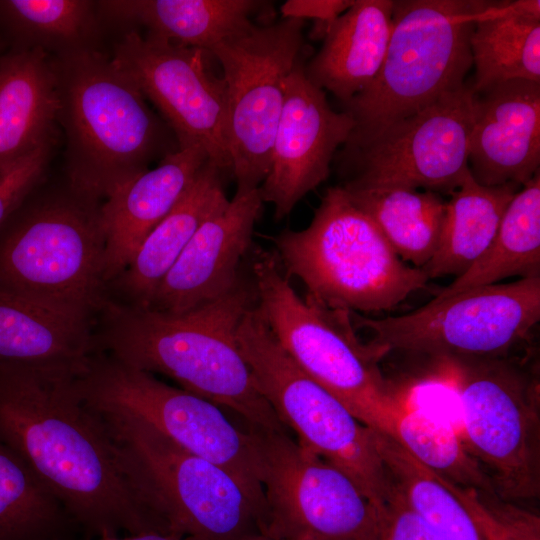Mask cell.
Returning a JSON list of instances; mask_svg holds the SVG:
<instances>
[{
  "label": "cell",
  "mask_w": 540,
  "mask_h": 540,
  "mask_svg": "<svg viewBox=\"0 0 540 540\" xmlns=\"http://www.w3.org/2000/svg\"><path fill=\"white\" fill-rule=\"evenodd\" d=\"M255 253L256 309L283 349L361 423L394 438L405 406L382 376L380 358L356 334L350 311L302 298L275 255L261 249Z\"/></svg>",
  "instance_id": "obj_6"
},
{
  "label": "cell",
  "mask_w": 540,
  "mask_h": 540,
  "mask_svg": "<svg viewBox=\"0 0 540 540\" xmlns=\"http://www.w3.org/2000/svg\"><path fill=\"white\" fill-rule=\"evenodd\" d=\"M99 540H199L191 536H180L175 534L165 533H144L139 535H127L125 537H106Z\"/></svg>",
  "instance_id": "obj_38"
},
{
  "label": "cell",
  "mask_w": 540,
  "mask_h": 540,
  "mask_svg": "<svg viewBox=\"0 0 540 540\" xmlns=\"http://www.w3.org/2000/svg\"><path fill=\"white\" fill-rule=\"evenodd\" d=\"M210 53L127 31L114 45V64L138 87L173 131L179 149L201 146L231 175L226 136V92Z\"/></svg>",
  "instance_id": "obj_16"
},
{
  "label": "cell",
  "mask_w": 540,
  "mask_h": 540,
  "mask_svg": "<svg viewBox=\"0 0 540 540\" xmlns=\"http://www.w3.org/2000/svg\"><path fill=\"white\" fill-rule=\"evenodd\" d=\"M375 509L373 540H445L404 502L393 485L388 498Z\"/></svg>",
  "instance_id": "obj_36"
},
{
  "label": "cell",
  "mask_w": 540,
  "mask_h": 540,
  "mask_svg": "<svg viewBox=\"0 0 540 540\" xmlns=\"http://www.w3.org/2000/svg\"><path fill=\"white\" fill-rule=\"evenodd\" d=\"M8 49L7 42L0 33V55H2Z\"/></svg>",
  "instance_id": "obj_39"
},
{
  "label": "cell",
  "mask_w": 540,
  "mask_h": 540,
  "mask_svg": "<svg viewBox=\"0 0 540 540\" xmlns=\"http://www.w3.org/2000/svg\"><path fill=\"white\" fill-rule=\"evenodd\" d=\"M51 55L40 48L0 55V174L58 137Z\"/></svg>",
  "instance_id": "obj_21"
},
{
  "label": "cell",
  "mask_w": 540,
  "mask_h": 540,
  "mask_svg": "<svg viewBox=\"0 0 540 540\" xmlns=\"http://www.w3.org/2000/svg\"><path fill=\"white\" fill-rule=\"evenodd\" d=\"M254 540H288V539H276V538H272V537L261 534L258 537H256Z\"/></svg>",
  "instance_id": "obj_40"
},
{
  "label": "cell",
  "mask_w": 540,
  "mask_h": 540,
  "mask_svg": "<svg viewBox=\"0 0 540 540\" xmlns=\"http://www.w3.org/2000/svg\"><path fill=\"white\" fill-rule=\"evenodd\" d=\"M263 203L259 187L236 191L197 229L148 308L183 313L229 292L241 276Z\"/></svg>",
  "instance_id": "obj_18"
},
{
  "label": "cell",
  "mask_w": 540,
  "mask_h": 540,
  "mask_svg": "<svg viewBox=\"0 0 540 540\" xmlns=\"http://www.w3.org/2000/svg\"><path fill=\"white\" fill-rule=\"evenodd\" d=\"M252 276L219 298L183 313L109 300L94 350L240 415L248 426L287 428L258 392L237 342L244 315L256 305Z\"/></svg>",
  "instance_id": "obj_2"
},
{
  "label": "cell",
  "mask_w": 540,
  "mask_h": 540,
  "mask_svg": "<svg viewBox=\"0 0 540 540\" xmlns=\"http://www.w3.org/2000/svg\"><path fill=\"white\" fill-rule=\"evenodd\" d=\"M342 187L402 261L416 268L430 261L445 216L446 202L438 193L400 187Z\"/></svg>",
  "instance_id": "obj_28"
},
{
  "label": "cell",
  "mask_w": 540,
  "mask_h": 540,
  "mask_svg": "<svg viewBox=\"0 0 540 540\" xmlns=\"http://www.w3.org/2000/svg\"><path fill=\"white\" fill-rule=\"evenodd\" d=\"M38 189L0 229V290L92 319L109 301L103 202Z\"/></svg>",
  "instance_id": "obj_4"
},
{
  "label": "cell",
  "mask_w": 540,
  "mask_h": 540,
  "mask_svg": "<svg viewBox=\"0 0 540 540\" xmlns=\"http://www.w3.org/2000/svg\"><path fill=\"white\" fill-rule=\"evenodd\" d=\"M381 358L389 351L437 357H506L540 321V277L434 297L400 316L373 319L350 311Z\"/></svg>",
  "instance_id": "obj_12"
},
{
  "label": "cell",
  "mask_w": 540,
  "mask_h": 540,
  "mask_svg": "<svg viewBox=\"0 0 540 540\" xmlns=\"http://www.w3.org/2000/svg\"><path fill=\"white\" fill-rule=\"evenodd\" d=\"M74 527L59 501L0 441V540H68Z\"/></svg>",
  "instance_id": "obj_31"
},
{
  "label": "cell",
  "mask_w": 540,
  "mask_h": 540,
  "mask_svg": "<svg viewBox=\"0 0 540 540\" xmlns=\"http://www.w3.org/2000/svg\"><path fill=\"white\" fill-rule=\"evenodd\" d=\"M476 95L513 80L540 83V2H492L470 37Z\"/></svg>",
  "instance_id": "obj_26"
},
{
  "label": "cell",
  "mask_w": 540,
  "mask_h": 540,
  "mask_svg": "<svg viewBox=\"0 0 540 540\" xmlns=\"http://www.w3.org/2000/svg\"><path fill=\"white\" fill-rule=\"evenodd\" d=\"M226 173L208 160L180 201L146 236L129 265L113 281L126 297V304L148 308L197 229L226 207Z\"/></svg>",
  "instance_id": "obj_24"
},
{
  "label": "cell",
  "mask_w": 540,
  "mask_h": 540,
  "mask_svg": "<svg viewBox=\"0 0 540 540\" xmlns=\"http://www.w3.org/2000/svg\"><path fill=\"white\" fill-rule=\"evenodd\" d=\"M272 240L288 274L304 283L307 297L327 308L391 310L429 280L422 268L400 259L340 185L326 190L305 229H286Z\"/></svg>",
  "instance_id": "obj_5"
},
{
  "label": "cell",
  "mask_w": 540,
  "mask_h": 540,
  "mask_svg": "<svg viewBox=\"0 0 540 540\" xmlns=\"http://www.w3.org/2000/svg\"><path fill=\"white\" fill-rule=\"evenodd\" d=\"M237 342L258 392L297 443L348 475L375 507L384 502L392 483L372 430L295 363L256 306L244 315Z\"/></svg>",
  "instance_id": "obj_9"
},
{
  "label": "cell",
  "mask_w": 540,
  "mask_h": 540,
  "mask_svg": "<svg viewBox=\"0 0 540 540\" xmlns=\"http://www.w3.org/2000/svg\"><path fill=\"white\" fill-rule=\"evenodd\" d=\"M393 0H355L332 24L319 52L305 65L307 78L341 104L364 91L386 56Z\"/></svg>",
  "instance_id": "obj_23"
},
{
  "label": "cell",
  "mask_w": 540,
  "mask_h": 540,
  "mask_svg": "<svg viewBox=\"0 0 540 540\" xmlns=\"http://www.w3.org/2000/svg\"><path fill=\"white\" fill-rule=\"evenodd\" d=\"M491 4L394 1L392 32L378 75L342 104L355 122L350 136L375 133L463 87L472 68L473 28Z\"/></svg>",
  "instance_id": "obj_8"
},
{
  "label": "cell",
  "mask_w": 540,
  "mask_h": 540,
  "mask_svg": "<svg viewBox=\"0 0 540 540\" xmlns=\"http://www.w3.org/2000/svg\"><path fill=\"white\" fill-rule=\"evenodd\" d=\"M54 147L43 146L0 174V229L42 185Z\"/></svg>",
  "instance_id": "obj_35"
},
{
  "label": "cell",
  "mask_w": 540,
  "mask_h": 540,
  "mask_svg": "<svg viewBox=\"0 0 540 540\" xmlns=\"http://www.w3.org/2000/svg\"><path fill=\"white\" fill-rule=\"evenodd\" d=\"M304 20L256 22L209 53L223 70L226 136L236 191L260 187L270 163L287 80L302 58Z\"/></svg>",
  "instance_id": "obj_14"
},
{
  "label": "cell",
  "mask_w": 540,
  "mask_h": 540,
  "mask_svg": "<svg viewBox=\"0 0 540 540\" xmlns=\"http://www.w3.org/2000/svg\"><path fill=\"white\" fill-rule=\"evenodd\" d=\"M434 474L464 506L484 540H540V517L536 513Z\"/></svg>",
  "instance_id": "obj_34"
},
{
  "label": "cell",
  "mask_w": 540,
  "mask_h": 540,
  "mask_svg": "<svg viewBox=\"0 0 540 540\" xmlns=\"http://www.w3.org/2000/svg\"><path fill=\"white\" fill-rule=\"evenodd\" d=\"M468 451L498 497L540 494V398L534 375L507 357H451Z\"/></svg>",
  "instance_id": "obj_10"
},
{
  "label": "cell",
  "mask_w": 540,
  "mask_h": 540,
  "mask_svg": "<svg viewBox=\"0 0 540 540\" xmlns=\"http://www.w3.org/2000/svg\"><path fill=\"white\" fill-rule=\"evenodd\" d=\"M394 439L426 468L451 483L497 495L480 464L445 418L405 407L397 420Z\"/></svg>",
  "instance_id": "obj_33"
},
{
  "label": "cell",
  "mask_w": 540,
  "mask_h": 540,
  "mask_svg": "<svg viewBox=\"0 0 540 540\" xmlns=\"http://www.w3.org/2000/svg\"><path fill=\"white\" fill-rule=\"evenodd\" d=\"M477 95L470 84L364 136H349L334 160L341 186L424 188L451 194L468 173Z\"/></svg>",
  "instance_id": "obj_15"
},
{
  "label": "cell",
  "mask_w": 540,
  "mask_h": 540,
  "mask_svg": "<svg viewBox=\"0 0 540 540\" xmlns=\"http://www.w3.org/2000/svg\"><path fill=\"white\" fill-rule=\"evenodd\" d=\"M372 431L393 487L413 511L445 540H484L467 510L433 471L391 436Z\"/></svg>",
  "instance_id": "obj_32"
},
{
  "label": "cell",
  "mask_w": 540,
  "mask_h": 540,
  "mask_svg": "<svg viewBox=\"0 0 540 540\" xmlns=\"http://www.w3.org/2000/svg\"><path fill=\"white\" fill-rule=\"evenodd\" d=\"M51 62L71 190L102 202L179 150L173 131L111 57L88 49Z\"/></svg>",
  "instance_id": "obj_3"
},
{
  "label": "cell",
  "mask_w": 540,
  "mask_h": 540,
  "mask_svg": "<svg viewBox=\"0 0 540 540\" xmlns=\"http://www.w3.org/2000/svg\"><path fill=\"white\" fill-rule=\"evenodd\" d=\"M265 498L263 535L288 540L374 537L376 509L343 471L302 448L285 430L247 425Z\"/></svg>",
  "instance_id": "obj_13"
},
{
  "label": "cell",
  "mask_w": 540,
  "mask_h": 540,
  "mask_svg": "<svg viewBox=\"0 0 540 540\" xmlns=\"http://www.w3.org/2000/svg\"><path fill=\"white\" fill-rule=\"evenodd\" d=\"M208 160L201 146L179 149L102 203L108 283L126 269L146 236L180 201Z\"/></svg>",
  "instance_id": "obj_20"
},
{
  "label": "cell",
  "mask_w": 540,
  "mask_h": 540,
  "mask_svg": "<svg viewBox=\"0 0 540 540\" xmlns=\"http://www.w3.org/2000/svg\"><path fill=\"white\" fill-rule=\"evenodd\" d=\"M513 276L540 277V171L514 195L484 254L435 297L497 284Z\"/></svg>",
  "instance_id": "obj_29"
},
{
  "label": "cell",
  "mask_w": 540,
  "mask_h": 540,
  "mask_svg": "<svg viewBox=\"0 0 540 540\" xmlns=\"http://www.w3.org/2000/svg\"><path fill=\"white\" fill-rule=\"evenodd\" d=\"M468 168L484 186L522 187L540 171V83L513 80L477 95Z\"/></svg>",
  "instance_id": "obj_19"
},
{
  "label": "cell",
  "mask_w": 540,
  "mask_h": 540,
  "mask_svg": "<svg viewBox=\"0 0 540 540\" xmlns=\"http://www.w3.org/2000/svg\"><path fill=\"white\" fill-rule=\"evenodd\" d=\"M520 188L512 183L484 186L468 171L446 202L438 247L422 268L428 278L458 277L471 267L493 241L508 204Z\"/></svg>",
  "instance_id": "obj_27"
},
{
  "label": "cell",
  "mask_w": 540,
  "mask_h": 540,
  "mask_svg": "<svg viewBox=\"0 0 540 540\" xmlns=\"http://www.w3.org/2000/svg\"><path fill=\"white\" fill-rule=\"evenodd\" d=\"M82 370L0 364V441L88 535L169 534L127 476L97 415L81 400Z\"/></svg>",
  "instance_id": "obj_1"
},
{
  "label": "cell",
  "mask_w": 540,
  "mask_h": 540,
  "mask_svg": "<svg viewBox=\"0 0 540 540\" xmlns=\"http://www.w3.org/2000/svg\"><path fill=\"white\" fill-rule=\"evenodd\" d=\"M92 411L136 491L171 534L199 540H254L263 534L261 510L229 472L142 419Z\"/></svg>",
  "instance_id": "obj_7"
},
{
  "label": "cell",
  "mask_w": 540,
  "mask_h": 540,
  "mask_svg": "<svg viewBox=\"0 0 540 540\" xmlns=\"http://www.w3.org/2000/svg\"><path fill=\"white\" fill-rule=\"evenodd\" d=\"M75 386L88 408L142 419L180 447L229 472L261 510L264 525V491L247 433L218 405L98 350L76 376Z\"/></svg>",
  "instance_id": "obj_11"
},
{
  "label": "cell",
  "mask_w": 540,
  "mask_h": 540,
  "mask_svg": "<svg viewBox=\"0 0 540 540\" xmlns=\"http://www.w3.org/2000/svg\"><path fill=\"white\" fill-rule=\"evenodd\" d=\"M97 1L0 0V33L8 49L40 48L51 56L98 49Z\"/></svg>",
  "instance_id": "obj_30"
},
{
  "label": "cell",
  "mask_w": 540,
  "mask_h": 540,
  "mask_svg": "<svg viewBox=\"0 0 540 540\" xmlns=\"http://www.w3.org/2000/svg\"><path fill=\"white\" fill-rule=\"evenodd\" d=\"M374 538V537H373ZM373 538H370V539H365V540H373Z\"/></svg>",
  "instance_id": "obj_41"
},
{
  "label": "cell",
  "mask_w": 540,
  "mask_h": 540,
  "mask_svg": "<svg viewBox=\"0 0 540 540\" xmlns=\"http://www.w3.org/2000/svg\"><path fill=\"white\" fill-rule=\"evenodd\" d=\"M272 6L260 0L97 1L102 20L139 25L148 37L208 53L255 20L272 21Z\"/></svg>",
  "instance_id": "obj_22"
},
{
  "label": "cell",
  "mask_w": 540,
  "mask_h": 540,
  "mask_svg": "<svg viewBox=\"0 0 540 540\" xmlns=\"http://www.w3.org/2000/svg\"><path fill=\"white\" fill-rule=\"evenodd\" d=\"M354 127L353 118L332 109L326 92L307 78L301 58L287 80L269 170L259 187L263 202L273 204L276 220L327 179Z\"/></svg>",
  "instance_id": "obj_17"
},
{
  "label": "cell",
  "mask_w": 540,
  "mask_h": 540,
  "mask_svg": "<svg viewBox=\"0 0 540 540\" xmlns=\"http://www.w3.org/2000/svg\"><path fill=\"white\" fill-rule=\"evenodd\" d=\"M92 319L0 290V364L83 370Z\"/></svg>",
  "instance_id": "obj_25"
},
{
  "label": "cell",
  "mask_w": 540,
  "mask_h": 540,
  "mask_svg": "<svg viewBox=\"0 0 540 540\" xmlns=\"http://www.w3.org/2000/svg\"><path fill=\"white\" fill-rule=\"evenodd\" d=\"M354 1L350 0H287L280 7L282 18L313 19L332 25Z\"/></svg>",
  "instance_id": "obj_37"
}]
</instances>
